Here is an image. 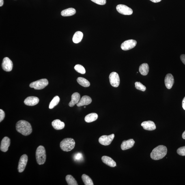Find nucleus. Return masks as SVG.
Here are the masks:
<instances>
[{
	"label": "nucleus",
	"instance_id": "20",
	"mask_svg": "<svg viewBox=\"0 0 185 185\" xmlns=\"http://www.w3.org/2000/svg\"><path fill=\"white\" fill-rule=\"evenodd\" d=\"M80 100V95L77 92L74 93L72 96V100L69 104V106L70 107H73L76 104L79 102Z\"/></svg>",
	"mask_w": 185,
	"mask_h": 185
},
{
	"label": "nucleus",
	"instance_id": "10",
	"mask_svg": "<svg viewBox=\"0 0 185 185\" xmlns=\"http://www.w3.org/2000/svg\"><path fill=\"white\" fill-rule=\"evenodd\" d=\"M137 42L133 40H127L121 45V49L123 50H128L132 49L136 46Z\"/></svg>",
	"mask_w": 185,
	"mask_h": 185
},
{
	"label": "nucleus",
	"instance_id": "14",
	"mask_svg": "<svg viewBox=\"0 0 185 185\" xmlns=\"http://www.w3.org/2000/svg\"><path fill=\"white\" fill-rule=\"evenodd\" d=\"M39 99L35 96H29L26 98L24 101V103L26 105L33 106L38 104Z\"/></svg>",
	"mask_w": 185,
	"mask_h": 185
},
{
	"label": "nucleus",
	"instance_id": "29",
	"mask_svg": "<svg viewBox=\"0 0 185 185\" xmlns=\"http://www.w3.org/2000/svg\"><path fill=\"white\" fill-rule=\"evenodd\" d=\"M74 69L76 72L81 74H85V73L86 71L84 67L80 65H76L74 67Z\"/></svg>",
	"mask_w": 185,
	"mask_h": 185
},
{
	"label": "nucleus",
	"instance_id": "18",
	"mask_svg": "<svg viewBox=\"0 0 185 185\" xmlns=\"http://www.w3.org/2000/svg\"><path fill=\"white\" fill-rule=\"evenodd\" d=\"M102 160L104 164H107L109 167H114L116 166V163L115 161L110 157L105 156H103L102 158Z\"/></svg>",
	"mask_w": 185,
	"mask_h": 185
},
{
	"label": "nucleus",
	"instance_id": "21",
	"mask_svg": "<svg viewBox=\"0 0 185 185\" xmlns=\"http://www.w3.org/2000/svg\"><path fill=\"white\" fill-rule=\"evenodd\" d=\"M139 72L142 75L145 76L148 74L149 67L148 64L146 63H144L141 65L139 67Z\"/></svg>",
	"mask_w": 185,
	"mask_h": 185
},
{
	"label": "nucleus",
	"instance_id": "19",
	"mask_svg": "<svg viewBox=\"0 0 185 185\" xmlns=\"http://www.w3.org/2000/svg\"><path fill=\"white\" fill-rule=\"evenodd\" d=\"M52 126L56 130H61L65 128V124L60 120L56 119L52 123Z\"/></svg>",
	"mask_w": 185,
	"mask_h": 185
},
{
	"label": "nucleus",
	"instance_id": "11",
	"mask_svg": "<svg viewBox=\"0 0 185 185\" xmlns=\"http://www.w3.org/2000/svg\"><path fill=\"white\" fill-rule=\"evenodd\" d=\"M2 67L3 69L6 72H10L12 70L13 68L12 61L8 57L4 58L2 63Z\"/></svg>",
	"mask_w": 185,
	"mask_h": 185
},
{
	"label": "nucleus",
	"instance_id": "8",
	"mask_svg": "<svg viewBox=\"0 0 185 185\" xmlns=\"http://www.w3.org/2000/svg\"><path fill=\"white\" fill-rule=\"evenodd\" d=\"M116 9L118 12L125 15H130L133 12L131 8L124 5L120 4L117 5Z\"/></svg>",
	"mask_w": 185,
	"mask_h": 185
},
{
	"label": "nucleus",
	"instance_id": "23",
	"mask_svg": "<svg viewBox=\"0 0 185 185\" xmlns=\"http://www.w3.org/2000/svg\"><path fill=\"white\" fill-rule=\"evenodd\" d=\"M76 10L73 8H69L62 11L61 15L64 17H68L74 15L76 14Z\"/></svg>",
	"mask_w": 185,
	"mask_h": 185
},
{
	"label": "nucleus",
	"instance_id": "13",
	"mask_svg": "<svg viewBox=\"0 0 185 185\" xmlns=\"http://www.w3.org/2000/svg\"><path fill=\"white\" fill-rule=\"evenodd\" d=\"M166 87L168 89H171L174 83V79L172 74H168L166 75L164 80Z\"/></svg>",
	"mask_w": 185,
	"mask_h": 185
},
{
	"label": "nucleus",
	"instance_id": "22",
	"mask_svg": "<svg viewBox=\"0 0 185 185\" xmlns=\"http://www.w3.org/2000/svg\"><path fill=\"white\" fill-rule=\"evenodd\" d=\"M98 118V115L95 113H92L87 115L85 118V121L87 123H90L96 121Z\"/></svg>",
	"mask_w": 185,
	"mask_h": 185
},
{
	"label": "nucleus",
	"instance_id": "17",
	"mask_svg": "<svg viewBox=\"0 0 185 185\" xmlns=\"http://www.w3.org/2000/svg\"><path fill=\"white\" fill-rule=\"evenodd\" d=\"M92 102V100L88 96H84L82 97L81 99L77 104L78 107H81V106L87 105L90 104Z\"/></svg>",
	"mask_w": 185,
	"mask_h": 185
},
{
	"label": "nucleus",
	"instance_id": "34",
	"mask_svg": "<svg viewBox=\"0 0 185 185\" xmlns=\"http://www.w3.org/2000/svg\"><path fill=\"white\" fill-rule=\"evenodd\" d=\"M5 117V113L4 111L3 110L0 109V122H1Z\"/></svg>",
	"mask_w": 185,
	"mask_h": 185
},
{
	"label": "nucleus",
	"instance_id": "2",
	"mask_svg": "<svg viewBox=\"0 0 185 185\" xmlns=\"http://www.w3.org/2000/svg\"><path fill=\"white\" fill-rule=\"evenodd\" d=\"M167 149L164 145H159L153 149L151 154L152 159L158 160L163 158L167 154Z\"/></svg>",
	"mask_w": 185,
	"mask_h": 185
},
{
	"label": "nucleus",
	"instance_id": "27",
	"mask_svg": "<svg viewBox=\"0 0 185 185\" xmlns=\"http://www.w3.org/2000/svg\"><path fill=\"white\" fill-rule=\"evenodd\" d=\"M66 180L69 185H78L76 181L72 175H67L66 177Z\"/></svg>",
	"mask_w": 185,
	"mask_h": 185
},
{
	"label": "nucleus",
	"instance_id": "25",
	"mask_svg": "<svg viewBox=\"0 0 185 185\" xmlns=\"http://www.w3.org/2000/svg\"><path fill=\"white\" fill-rule=\"evenodd\" d=\"M78 83L82 87H88L90 85V83L87 80L82 77H78L77 79Z\"/></svg>",
	"mask_w": 185,
	"mask_h": 185
},
{
	"label": "nucleus",
	"instance_id": "1",
	"mask_svg": "<svg viewBox=\"0 0 185 185\" xmlns=\"http://www.w3.org/2000/svg\"><path fill=\"white\" fill-rule=\"evenodd\" d=\"M16 129L17 131L24 136L30 135L32 131L31 124L24 120H20L17 123Z\"/></svg>",
	"mask_w": 185,
	"mask_h": 185
},
{
	"label": "nucleus",
	"instance_id": "31",
	"mask_svg": "<svg viewBox=\"0 0 185 185\" xmlns=\"http://www.w3.org/2000/svg\"><path fill=\"white\" fill-rule=\"evenodd\" d=\"M177 153L182 156H185V146L180 147L177 149Z\"/></svg>",
	"mask_w": 185,
	"mask_h": 185
},
{
	"label": "nucleus",
	"instance_id": "15",
	"mask_svg": "<svg viewBox=\"0 0 185 185\" xmlns=\"http://www.w3.org/2000/svg\"><path fill=\"white\" fill-rule=\"evenodd\" d=\"M141 126L144 129L146 130L153 131L156 129L155 123L151 121H144L141 123Z\"/></svg>",
	"mask_w": 185,
	"mask_h": 185
},
{
	"label": "nucleus",
	"instance_id": "24",
	"mask_svg": "<svg viewBox=\"0 0 185 185\" xmlns=\"http://www.w3.org/2000/svg\"><path fill=\"white\" fill-rule=\"evenodd\" d=\"M83 37V34L81 32L77 31L75 33L72 40L74 43H78L81 41Z\"/></svg>",
	"mask_w": 185,
	"mask_h": 185
},
{
	"label": "nucleus",
	"instance_id": "3",
	"mask_svg": "<svg viewBox=\"0 0 185 185\" xmlns=\"http://www.w3.org/2000/svg\"><path fill=\"white\" fill-rule=\"evenodd\" d=\"M75 142L72 138H66L61 142L60 146L65 152H69L72 150L75 146Z\"/></svg>",
	"mask_w": 185,
	"mask_h": 185
},
{
	"label": "nucleus",
	"instance_id": "38",
	"mask_svg": "<svg viewBox=\"0 0 185 185\" xmlns=\"http://www.w3.org/2000/svg\"><path fill=\"white\" fill-rule=\"evenodd\" d=\"M3 4V0H0V6L1 7L2 6Z\"/></svg>",
	"mask_w": 185,
	"mask_h": 185
},
{
	"label": "nucleus",
	"instance_id": "30",
	"mask_svg": "<svg viewBox=\"0 0 185 185\" xmlns=\"http://www.w3.org/2000/svg\"><path fill=\"white\" fill-rule=\"evenodd\" d=\"M135 87L136 89L142 91H145L146 90V87L141 82H136L135 83Z\"/></svg>",
	"mask_w": 185,
	"mask_h": 185
},
{
	"label": "nucleus",
	"instance_id": "26",
	"mask_svg": "<svg viewBox=\"0 0 185 185\" xmlns=\"http://www.w3.org/2000/svg\"><path fill=\"white\" fill-rule=\"evenodd\" d=\"M82 179L85 185H93V183L91 179L88 175L85 174L82 175Z\"/></svg>",
	"mask_w": 185,
	"mask_h": 185
},
{
	"label": "nucleus",
	"instance_id": "32",
	"mask_svg": "<svg viewBox=\"0 0 185 185\" xmlns=\"http://www.w3.org/2000/svg\"><path fill=\"white\" fill-rule=\"evenodd\" d=\"M83 159V155L81 153H78L74 155V159L75 161L81 160Z\"/></svg>",
	"mask_w": 185,
	"mask_h": 185
},
{
	"label": "nucleus",
	"instance_id": "35",
	"mask_svg": "<svg viewBox=\"0 0 185 185\" xmlns=\"http://www.w3.org/2000/svg\"><path fill=\"white\" fill-rule=\"evenodd\" d=\"M180 59L183 63L185 65V55L183 54V55H181Z\"/></svg>",
	"mask_w": 185,
	"mask_h": 185
},
{
	"label": "nucleus",
	"instance_id": "37",
	"mask_svg": "<svg viewBox=\"0 0 185 185\" xmlns=\"http://www.w3.org/2000/svg\"><path fill=\"white\" fill-rule=\"evenodd\" d=\"M150 1L153 3H157L160 2L162 0H150Z\"/></svg>",
	"mask_w": 185,
	"mask_h": 185
},
{
	"label": "nucleus",
	"instance_id": "40",
	"mask_svg": "<svg viewBox=\"0 0 185 185\" xmlns=\"http://www.w3.org/2000/svg\"><path fill=\"white\" fill-rule=\"evenodd\" d=\"M84 108H86L85 106V107H84Z\"/></svg>",
	"mask_w": 185,
	"mask_h": 185
},
{
	"label": "nucleus",
	"instance_id": "36",
	"mask_svg": "<svg viewBox=\"0 0 185 185\" xmlns=\"http://www.w3.org/2000/svg\"><path fill=\"white\" fill-rule=\"evenodd\" d=\"M182 106L183 109L185 110V97L182 100Z\"/></svg>",
	"mask_w": 185,
	"mask_h": 185
},
{
	"label": "nucleus",
	"instance_id": "7",
	"mask_svg": "<svg viewBox=\"0 0 185 185\" xmlns=\"http://www.w3.org/2000/svg\"><path fill=\"white\" fill-rule=\"evenodd\" d=\"M115 135L113 134L109 135H102L99 138L98 141L102 145H109L111 143Z\"/></svg>",
	"mask_w": 185,
	"mask_h": 185
},
{
	"label": "nucleus",
	"instance_id": "6",
	"mask_svg": "<svg viewBox=\"0 0 185 185\" xmlns=\"http://www.w3.org/2000/svg\"><path fill=\"white\" fill-rule=\"evenodd\" d=\"M109 81L111 85L113 87H118L120 83L119 76L116 72H112L109 76Z\"/></svg>",
	"mask_w": 185,
	"mask_h": 185
},
{
	"label": "nucleus",
	"instance_id": "5",
	"mask_svg": "<svg viewBox=\"0 0 185 185\" xmlns=\"http://www.w3.org/2000/svg\"><path fill=\"white\" fill-rule=\"evenodd\" d=\"M48 84V80L46 78H43L32 82L30 84V87L37 90H40L44 89Z\"/></svg>",
	"mask_w": 185,
	"mask_h": 185
},
{
	"label": "nucleus",
	"instance_id": "4",
	"mask_svg": "<svg viewBox=\"0 0 185 185\" xmlns=\"http://www.w3.org/2000/svg\"><path fill=\"white\" fill-rule=\"evenodd\" d=\"M36 158L37 164L42 165L45 163L46 160L45 149L43 146L37 147L36 152Z\"/></svg>",
	"mask_w": 185,
	"mask_h": 185
},
{
	"label": "nucleus",
	"instance_id": "28",
	"mask_svg": "<svg viewBox=\"0 0 185 185\" xmlns=\"http://www.w3.org/2000/svg\"><path fill=\"white\" fill-rule=\"evenodd\" d=\"M59 97L58 96H55L50 102L49 108L50 109H53L57 105L60 101Z\"/></svg>",
	"mask_w": 185,
	"mask_h": 185
},
{
	"label": "nucleus",
	"instance_id": "39",
	"mask_svg": "<svg viewBox=\"0 0 185 185\" xmlns=\"http://www.w3.org/2000/svg\"><path fill=\"white\" fill-rule=\"evenodd\" d=\"M182 137L183 139L185 140V131L183 133L182 135Z\"/></svg>",
	"mask_w": 185,
	"mask_h": 185
},
{
	"label": "nucleus",
	"instance_id": "12",
	"mask_svg": "<svg viewBox=\"0 0 185 185\" xmlns=\"http://www.w3.org/2000/svg\"><path fill=\"white\" fill-rule=\"evenodd\" d=\"M10 140L9 138L6 136L2 140L1 143L0 149L3 152H6L8 151V148L10 146Z\"/></svg>",
	"mask_w": 185,
	"mask_h": 185
},
{
	"label": "nucleus",
	"instance_id": "33",
	"mask_svg": "<svg viewBox=\"0 0 185 185\" xmlns=\"http://www.w3.org/2000/svg\"><path fill=\"white\" fill-rule=\"evenodd\" d=\"M91 1L97 4L101 5H105L106 3V0H91Z\"/></svg>",
	"mask_w": 185,
	"mask_h": 185
},
{
	"label": "nucleus",
	"instance_id": "9",
	"mask_svg": "<svg viewBox=\"0 0 185 185\" xmlns=\"http://www.w3.org/2000/svg\"><path fill=\"white\" fill-rule=\"evenodd\" d=\"M28 161V157L27 155L24 154L21 157L18 168L19 172H23L25 169Z\"/></svg>",
	"mask_w": 185,
	"mask_h": 185
},
{
	"label": "nucleus",
	"instance_id": "16",
	"mask_svg": "<svg viewBox=\"0 0 185 185\" xmlns=\"http://www.w3.org/2000/svg\"><path fill=\"white\" fill-rule=\"evenodd\" d=\"M135 141L132 139H130L128 140H125L123 141L121 144V147L122 150H126L130 149L133 147Z\"/></svg>",
	"mask_w": 185,
	"mask_h": 185
}]
</instances>
